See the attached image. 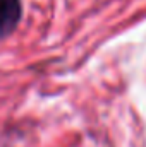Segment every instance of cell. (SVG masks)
Listing matches in <instances>:
<instances>
[{"label": "cell", "instance_id": "6da1fadb", "mask_svg": "<svg viewBox=\"0 0 146 147\" xmlns=\"http://www.w3.org/2000/svg\"><path fill=\"white\" fill-rule=\"evenodd\" d=\"M23 16L21 0H0V36L10 34Z\"/></svg>", "mask_w": 146, "mask_h": 147}]
</instances>
